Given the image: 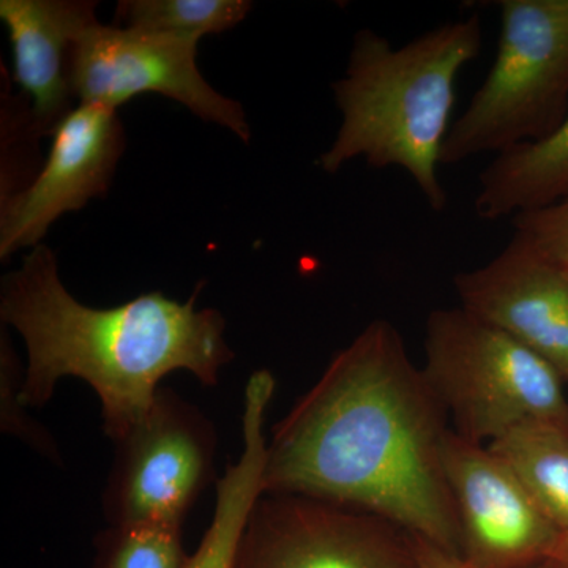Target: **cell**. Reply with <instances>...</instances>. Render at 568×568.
Wrapping results in <instances>:
<instances>
[{"label":"cell","mask_w":568,"mask_h":568,"mask_svg":"<svg viewBox=\"0 0 568 568\" xmlns=\"http://www.w3.org/2000/svg\"><path fill=\"white\" fill-rule=\"evenodd\" d=\"M447 414L388 321L366 325L267 440L263 495L316 497L459 556Z\"/></svg>","instance_id":"obj_1"},{"label":"cell","mask_w":568,"mask_h":568,"mask_svg":"<svg viewBox=\"0 0 568 568\" xmlns=\"http://www.w3.org/2000/svg\"><path fill=\"white\" fill-rule=\"evenodd\" d=\"M201 290L186 302L155 291L92 308L63 286L50 246L37 245L0 286L2 325L28 351L22 405H47L59 381L78 377L99 395L104 435L118 443L149 413L164 376L183 369L215 387L235 354L222 313L197 308Z\"/></svg>","instance_id":"obj_2"},{"label":"cell","mask_w":568,"mask_h":568,"mask_svg":"<svg viewBox=\"0 0 568 568\" xmlns=\"http://www.w3.org/2000/svg\"><path fill=\"white\" fill-rule=\"evenodd\" d=\"M481 50L480 18L447 21L394 48L369 29L354 36L345 77L332 84L342 126L317 160L324 173L364 156L369 166L402 168L433 211L446 209L437 175L450 130L455 82Z\"/></svg>","instance_id":"obj_3"},{"label":"cell","mask_w":568,"mask_h":568,"mask_svg":"<svg viewBox=\"0 0 568 568\" xmlns=\"http://www.w3.org/2000/svg\"><path fill=\"white\" fill-rule=\"evenodd\" d=\"M424 375L454 432L488 446L526 422L568 426L564 379L514 336L465 308L429 313Z\"/></svg>","instance_id":"obj_4"},{"label":"cell","mask_w":568,"mask_h":568,"mask_svg":"<svg viewBox=\"0 0 568 568\" xmlns=\"http://www.w3.org/2000/svg\"><path fill=\"white\" fill-rule=\"evenodd\" d=\"M495 63L448 130L440 163L548 136L568 93V0H503Z\"/></svg>","instance_id":"obj_5"},{"label":"cell","mask_w":568,"mask_h":568,"mask_svg":"<svg viewBox=\"0 0 568 568\" xmlns=\"http://www.w3.org/2000/svg\"><path fill=\"white\" fill-rule=\"evenodd\" d=\"M114 444L103 491L108 525H183L215 480V426L173 388L160 387L149 413Z\"/></svg>","instance_id":"obj_6"},{"label":"cell","mask_w":568,"mask_h":568,"mask_svg":"<svg viewBox=\"0 0 568 568\" xmlns=\"http://www.w3.org/2000/svg\"><path fill=\"white\" fill-rule=\"evenodd\" d=\"M200 40L97 22L71 52L74 97L118 111L141 93H160L248 142L252 130L242 104L216 92L197 69Z\"/></svg>","instance_id":"obj_7"},{"label":"cell","mask_w":568,"mask_h":568,"mask_svg":"<svg viewBox=\"0 0 568 568\" xmlns=\"http://www.w3.org/2000/svg\"><path fill=\"white\" fill-rule=\"evenodd\" d=\"M234 568H420L414 537L394 523L316 497L263 495Z\"/></svg>","instance_id":"obj_8"},{"label":"cell","mask_w":568,"mask_h":568,"mask_svg":"<svg viewBox=\"0 0 568 568\" xmlns=\"http://www.w3.org/2000/svg\"><path fill=\"white\" fill-rule=\"evenodd\" d=\"M443 463L457 510L459 556L470 567L526 568L555 555L562 532L488 446L450 429Z\"/></svg>","instance_id":"obj_9"},{"label":"cell","mask_w":568,"mask_h":568,"mask_svg":"<svg viewBox=\"0 0 568 568\" xmlns=\"http://www.w3.org/2000/svg\"><path fill=\"white\" fill-rule=\"evenodd\" d=\"M50 155L24 189L0 201V260L40 245L63 213L110 190L125 149L118 111L80 103L51 134Z\"/></svg>","instance_id":"obj_10"},{"label":"cell","mask_w":568,"mask_h":568,"mask_svg":"<svg viewBox=\"0 0 568 568\" xmlns=\"http://www.w3.org/2000/svg\"><path fill=\"white\" fill-rule=\"evenodd\" d=\"M462 308L551 365L568 383V274L511 237L495 260L454 278Z\"/></svg>","instance_id":"obj_11"},{"label":"cell","mask_w":568,"mask_h":568,"mask_svg":"<svg viewBox=\"0 0 568 568\" xmlns=\"http://www.w3.org/2000/svg\"><path fill=\"white\" fill-rule=\"evenodd\" d=\"M92 0H2L0 20L13 51L14 81L28 95L32 129L51 136L77 99L71 52L82 32L97 24Z\"/></svg>","instance_id":"obj_12"},{"label":"cell","mask_w":568,"mask_h":568,"mask_svg":"<svg viewBox=\"0 0 568 568\" xmlns=\"http://www.w3.org/2000/svg\"><path fill=\"white\" fill-rule=\"evenodd\" d=\"M275 392V377L267 369L250 376L245 386L241 458L226 467L216 480L215 511L196 552L185 568H234L239 544L253 507L263 496V476L267 459L265 414Z\"/></svg>","instance_id":"obj_13"},{"label":"cell","mask_w":568,"mask_h":568,"mask_svg":"<svg viewBox=\"0 0 568 568\" xmlns=\"http://www.w3.org/2000/svg\"><path fill=\"white\" fill-rule=\"evenodd\" d=\"M568 197V114L541 140L497 153L480 174L478 219L495 222Z\"/></svg>","instance_id":"obj_14"},{"label":"cell","mask_w":568,"mask_h":568,"mask_svg":"<svg viewBox=\"0 0 568 568\" xmlns=\"http://www.w3.org/2000/svg\"><path fill=\"white\" fill-rule=\"evenodd\" d=\"M488 447L510 467L549 521L568 534V426L526 422Z\"/></svg>","instance_id":"obj_15"},{"label":"cell","mask_w":568,"mask_h":568,"mask_svg":"<svg viewBox=\"0 0 568 568\" xmlns=\"http://www.w3.org/2000/svg\"><path fill=\"white\" fill-rule=\"evenodd\" d=\"M252 7L245 0H123L115 11V24L203 39L207 33L230 31L245 20Z\"/></svg>","instance_id":"obj_16"},{"label":"cell","mask_w":568,"mask_h":568,"mask_svg":"<svg viewBox=\"0 0 568 568\" xmlns=\"http://www.w3.org/2000/svg\"><path fill=\"white\" fill-rule=\"evenodd\" d=\"M182 529L163 521L110 525L95 538L93 568H185Z\"/></svg>","instance_id":"obj_17"},{"label":"cell","mask_w":568,"mask_h":568,"mask_svg":"<svg viewBox=\"0 0 568 568\" xmlns=\"http://www.w3.org/2000/svg\"><path fill=\"white\" fill-rule=\"evenodd\" d=\"M26 366L18 361L9 335L2 328L0 343V428L7 435L21 439L54 465H62L61 452L54 437L40 424L32 420L21 402Z\"/></svg>","instance_id":"obj_18"},{"label":"cell","mask_w":568,"mask_h":568,"mask_svg":"<svg viewBox=\"0 0 568 568\" xmlns=\"http://www.w3.org/2000/svg\"><path fill=\"white\" fill-rule=\"evenodd\" d=\"M511 224L514 237L549 263L568 267V197L540 211L519 213Z\"/></svg>","instance_id":"obj_19"},{"label":"cell","mask_w":568,"mask_h":568,"mask_svg":"<svg viewBox=\"0 0 568 568\" xmlns=\"http://www.w3.org/2000/svg\"><path fill=\"white\" fill-rule=\"evenodd\" d=\"M414 545L420 568H473L462 556L436 547L424 538L414 537Z\"/></svg>","instance_id":"obj_20"},{"label":"cell","mask_w":568,"mask_h":568,"mask_svg":"<svg viewBox=\"0 0 568 568\" xmlns=\"http://www.w3.org/2000/svg\"><path fill=\"white\" fill-rule=\"evenodd\" d=\"M526 568H568V562H566V560L555 558V556H551V558L538 560V562L532 564V566Z\"/></svg>","instance_id":"obj_21"},{"label":"cell","mask_w":568,"mask_h":568,"mask_svg":"<svg viewBox=\"0 0 568 568\" xmlns=\"http://www.w3.org/2000/svg\"><path fill=\"white\" fill-rule=\"evenodd\" d=\"M555 558L566 560L568 562V534H562L558 547H556Z\"/></svg>","instance_id":"obj_22"},{"label":"cell","mask_w":568,"mask_h":568,"mask_svg":"<svg viewBox=\"0 0 568 568\" xmlns=\"http://www.w3.org/2000/svg\"><path fill=\"white\" fill-rule=\"evenodd\" d=\"M566 271H567V274H568V267L566 268Z\"/></svg>","instance_id":"obj_23"}]
</instances>
